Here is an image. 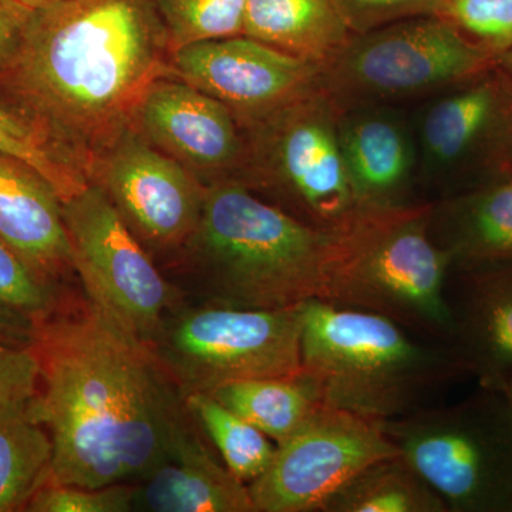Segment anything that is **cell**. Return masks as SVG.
Instances as JSON below:
<instances>
[{
  "label": "cell",
  "instance_id": "cell-1",
  "mask_svg": "<svg viewBox=\"0 0 512 512\" xmlns=\"http://www.w3.org/2000/svg\"><path fill=\"white\" fill-rule=\"evenodd\" d=\"M33 320L39 392L30 402L53 443L52 483L137 484L197 429L153 352L82 292Z\"/></svg>",
  "mask_w": 512,
  "mask_h": 512
},
{
  "label": "cell",
  "instance_id": "cell-2",
  "mask_svg": "<svg viewBox=\"0 0 512 512\" xmlns=\"http://www.w3.org/2000/svg\"><path fill=\"white\" fill-rule=\"evenodd\" d=\"M167 32L151 0H62L33 10L0 97L37 121L87 175L130 128L137 104L171 76Z\"/></svg>",
  "mask_w": 512,
  "mask_h": 512
},
{
  "label": "cell",
  "instance_id": "cell-3",
  "mask_svg": "<svg viewBox=\"0 0 512 512\" xmlns=\"http://www.w3.org/2000/svg\"><path fill=\"white\" fill-rule=\"evenodd\" d=\"M343 231L306 224L235 177L207 183L200 222L181 249L202 303L288 309L332 299Z\"/></svg>",
  "mask_w": 512,
  "mask_h": 512
},
{
  "label": "cell",
  "instance_id": "cell-4",
  "mask_svg": "<svg viewBox=\"0 0 512 512\" xmlns=\"http://www.w3.org/2000/svg\"><path fill=\"white\" fill-rule=\"evenodd\" d=\"M301 313V375L319 402L390 421L437 404L467 372L453 350L377 313L309 301Z\"/></svg>",
  "mask_w": 512,
  "mask_h": 512
},
{
  "label": "cell",
  "instance_id": "cell-5",
  "mask_svg": "<svg viewBox=\"0 0 512 512\" xmlns=\"http://www.w3.org/2000/svg\"><path fill=\"white\" fill-rule=\"evenodd\" d=\"M431 201L365 210L343 229V255L330 302L399 323L448 346L446 289L451 261L430 235Z\"/></svg>",
  "mask_w": 512,
  "mask_h": 512
},
{
  "label": "cell",
  "instance_id": "cell-6",
  "mask_svg": "<svg viewBox=\"0 0 512 512\" xmlns=\"http://www.w3.org/2000/svg\"><path fill=\"white\" fill-rule=\"evenodd\" d=\"M340 111L319 87L242 128L247 148L235 178L312 227L349 228L366 208L343 163Z\"/></svg>",
  "mask_w": 512,
  "mask_h": 512
},
{
  "label": "cell",
  "instance_id": "cell-7",
  "mask_svg": "<svg viewBox=\"0 0 512 512\" xmlns=\"http://www.w3.org/2000/svg\"><path fill=\"white\" fill-rule=\"evenodd\" d=\"M448 512H512V409L478 386L454 404H433L380 423Z\"/></svg>",
  "mask_w": 512,
  "mask_h": 512
},
{
  "label": "cell",
  "instance_id": "cell-8",
  "mask_svg": "<svg viewBox=\"0 0 512 512\" xmlns=\"http://www.w3.org/2000/svg\"><path fill=\"white\" fill-rule=\"evenodd\" d=\"M301 313L198 303L168 313L148 343L181 396L301 373Z\"/></svg>",
  "mask_w": 512,
  "mask_h": 512
},
{
  "label": "cell",
  "instance_id": "cell-9",
  "mask_svg": "<svg viewBox=\"0 0 512 512\" xmlns=\"http://www.w3.org/2000/svg\"><path fill=\"white\" fill-rule=\"evenodd\" d=\"M494 64L446 20L424 16L352 33L320 66L319 86L340 109L396 106L429 100Z\"/></svg>",
  "mask_w": 512,
  "mask_h": 512
},
{
  "label": "cell",
  "instance_id": "cell-10",
  "mask_svg": "<svg viewBox=\"0 0 512 512\" xmlns=\"http://www.w3.org/2000/svg\"><path fill=\"white\" fill-rule=\"evenodd\" d=\"M413 127L434 201L512 174V80L495 64L427 100Z\"/></svg>",
  "mask_w": 512,
  "mask_h": 512
},
{
  "label": "cell",
  "instance_id": "cell-11",
  "mask_svg": "<svg viewBox=\"0 0 512 512\" xmlns=\"http://www.w3.org/2000/svg\"><path fill=\"white\" fill-rule=\"evenodd\" d=\"M63 217L82 291L148 345L184 293L161 274L99 185L63 202Z\"/></svg>",
  "mask_w": 512,
  "mask_h": 512
},
{
  "label": "cell",
  "instance_id": "cell-12",
  "mask_svg": "<svg viewBox=\"0 0 512 512\" xmlns=\"http://www.w3.org/2000/svg\"><path fill=\"white\" fill-rule=\"evenodd\" d=\"M397 454L377 421L322 406L248 484L255 512H320L360 471Z\"/></svg>",
  "mask_w": 512,
  "mask_h": 512
},
{
  "label": "cell",
  "instance_id": "cell-13",
  "mask_svg": "<svg viewBox=\"0 0 512 512\" xmlns=\"http://www.w3.org/2000/svg\"><path fill=\"white\" fill-rule=\"evenodd\" d=\"M87 178L150 255L177 256L200 222L207 184L131 128L93 158Z\"/></svg>",
  "mask_w": 512,
  "mask_h": 512
},
{
  "label": "cell",
  "instance_id": "cell-14",
  "mask_svg": "<svg viewBox=\"0 0 512 512\" xmlns=\"http://www.w3.org/2000/svg\"><path fill=\"white\" fill-rule=\"evenodd\" d=\"M171 76L221 101L241 128L319 89L320 67L244 35L171 53Z\"/></svg>",
  "mask_w": 512,
  "mask_h": 512
},
{
  "label": "cell",
  "instance_id": "cell-15",
  "mask_svg": "<svg viewBox=\"0 0 512 512\" xmlns=\"http://www.w3.org/2000/svg\"><path fill=\"white\" fill-rule=\"evenodd\" d=\"M130 128L205 184L237 177L244 164V131L231 110L177 77L151 84Z\"/></svg>",
  "mask_w": 512,
  "mask_h": 512
},
{
  "label": "cell",
  "instance_id": "cell-16",
  "mask_svg": "<svg viewBox=\"0 0 512 512\" xmlns=\"http://www.w3.org/2000/svg\"><path fill=\"white\" fill-rule=\"evenodd\" d=\"M448 348L484 389L504 392L512 375V261L451 269Z\"/></svg>",
  "mask_w": 512,
  "mask_h": 512
},
{
  "label": "cell",
  "instance_id": "cell-17",
  "mask_svg": "<svg viewBox=\"0 0 512 512\" xmlns=\"http://www.w3.org/2000/svg\"><path fill=\"white\" fill-rule=\"evenodd\" d=\"M339 141L346 173L363 208L414 204L419 173L416 134L396 107L342 109Z\"/></svg>",
  "mask_w": 512,
  "mask_h": 512
},
{
  "label": "cell",
  "instance_id": "cell-18",
  "mask_svg": "<svg viewBox=\"0 0 512 512\" xmlns=\"http://www.w3.org/2000/svg\"><path fill=\"white\" fill-rule=\"evenodd\" d=\"M0 238L57 292L77 276L55 188L28 164L6 156H0Z\"/></svg>",
  "mask_w": 512,
  "mask_h": 512
},
{
  "label": "cell",
  "instance_id": "cell-19",
  "mask_svg": "<svg viewBox=\"0 0 512 512\" xmlns=\"http://www.w3.org/2000/svg\"><path fill=\"white\" fill-rule=\"evenodd\" d=\"M134 511L255 512L248 484L228 470L197 427L136 484Z\"/></svg>",
  "mask_w": 512,
  "mask_h": 512
},
{
  "label": "cell",
  "instance_id": "cell-20",
  "mask_svg": "<svg viewBox=\"0 0 512 512\" xmlns=\"http://www.w3.org/2000/svg\"><path fill=\"white\" fill-rule=\"evenodd\" d=\"M429 229L451 269L512 261V174L431 201Z\"/></svg>",
  "mask_w": 512,
  "mask_h": 512
},
{
  "label": "cell",
  "instance_id": "cell-21",
  "mask_svg": "<svg viewBox=\"0 0 512 512\" xmlns=\"http://www.w3.org/2000/svg\"><path fill=\"white\" fill-rule=\"evenodd\" d=\"M242 35L320 67L352 32L333 0H247Z\"/></svg>",
  "mask_w": 512,
  "mask_h": 512
},
{
  "label": "cell",
  "instance_id": "cell-22",
  "mask_svg": "<svg viewBox=\"0 0 512 512\" xmlns=\"http://www.w3.org/2000/svg\"><path fill=\"white\" fill-rule=\"evenodd\" d=\"M208 394L276 444L305 426L323 406L301 373L239 380Z\"/></svg>",
  "mask_w": 512,
  "mask_h": 512
},
{
  "label": "cell",
  "instance_id": "cell-23",
  "mask_svg": "<svg viewBox=\"0 0 512 512\" xmlns=\"http://www.w3.org/2000/svg\"><path fill=\"white\" fill-rule=\"evenodd\" d=\"M30 402L0 410V512L25 511L52 470V439Z\"/></svg>",
  "mask_w": 512,
  "mask_h": 512
},
{
  "label": "cell",
  "instance_id": "cell-24",
  "mask_svg": "<svg viewBox=\"0 0 512 512\" xmlns=\"http://www.w3.org/2000/svg\"><path fill=\"white\" fill-rule=\"evenodd\" d=\"M320 512H448L430 484L402 456L383 458L360 471Z\"/></svg>",
  "mask_w": 512,
  "mask_h": 512
},
{
  "label": "cell",
  "instance_id": "cell-25",
  "mask_svg": "<svg viewBox=\"0 0 512 512\" xmlns=\"http://www.w3.org/2000/svg\"><path fill=\"white\" fill-rule=\"evenodd\" d=\"M184 403L232 474L249 484L265 473L275 456V441L211 394H190Z\"/></svg>",
  "mask_w": 512,
  "mask_h": 512
},
{
  "label": "cell",
  "instance_id": "cell-26",
  "mask_svg": "<svg viewBox=\"0 0 512 512\" xmlns=\"http://www.w3.org/2000/svg\"><path fill=\"white\" fill-rule=\"evenodd\" d=\"M0 156L32 167L55 188L62 202L89 187L82 167L50 137L37 121L0 97Z\"/></svg>",
  "mask_w": 512,
  "mask_h": 512
},
{
  "label": "cell",
  "instance_id": "cell-27",
  "mask_svg": "<svg viewBox=\"0 0 512 512\" xmlns=\"http://www.w3.org/2000/svg\"><path fill=\"white\" fill-rule=\"evenodd\" d=\"M156 6L171 53L207 40L241 36L247 0H151Z\"/></svg>",
  "mask_w": 512,
  "mask_h": 512
},
{
  "label": "cell",
  "instance_id": "cell-28",
  "mask_svg": "<svg viewBox=\"0 0 512 512\" xmlns=\"http://www.w3.org/2000/svg\"><path fill=\"white\" fill-rule=\"evenodd\" d=\"M439 16L493 59L512 49V0H444Z\"/></svg>",
  "mask_w": 512,
  "mask_h": 512
},
{
  "label": "cell",
  "instance_id": "cell-29",
  "mask_svg": "<svg viewBox=\"0 0 512 512\" xmlns=\"http://www.w3.org/2000/svg\"><path fill=\"white\" fill-rule=\"evenodd\" d=\"M136 484L86 488L46 481L30 497L29 512H128L134 511Z\"/></svg>",
  "mask_w": 512,
  "mask_h": 512
},
{
  "label": "cell",
  "instance_id": "cell-30",
  "mask_svg": "<svg viewBox=\"0 0 512 512\" xmlns=\"http://www.w3.org/2000/svg\"><path fill=\"white\" fill-rule=\"evenodd\" d=\"M62 292L40 282L25 262L0 238V305L33 322L55 308Z\"/></svg>",
  "mask_w": 512,
  "mask_h": 512
},
{
  "label": "cell",
  "instance_id": "cell-31",
  "mask_svg": "<svg viewBox=\"0 0 512 512\" xmlns=\"http://www.w3.org/2000/svg\"><path fill=\"white\" fill-rule=\"evenodd\" d=\"M352 33H365L400 20L439 16L444 0H333Z\"/></svg>",
  "mask_w": 512,
  "mask_h": 512
},
{
  "label": "cell",
  "instance_id": "cell-32",
  "mask_svg": "<svg viewBox=\"0 0 512 512\" xmlns=\"http://www.w3.org/2000/svg\"><path fill=\"white\" fill-rule=\"evenodd\" d=\"M39 383L33 349L0 342V410L30 402L39 392Z\"/></svg>",
  "mask_w": 512,
  "mask_h": 512
},
{
  "label": "cell",
  "instance_id": "cell-33",
  "mask_svg": "<svg viewBox=\"0 0 512 512\" xmlns=\"http://www.w3.org/2000/svg\"><path fill=\"white\" fill-rule=\"evenodd\" d=\"M32 12L18 0H0V69L18 50Z\"/></svg>",
  "mask_w": 512,
  "mask_h": 512
},
{
  "label": "cell",
  "instance_id": "cell-34",
  "mask_svg": "<svg viewBox=\"0 0 512 512\" xmlns=\"http://www.w3.org/2000/svg\"><path fill=\"white\" fill-rule=\"evenodd\" d=\"M32 319L0 305V342L13 346H30Z\"/></svg>",
  "mask_w": 512,
  "mask_h": 512
},
{
  "label": "cell",
  "instance_id": "cell-35",
  "mask_svg": "<svg viewBox=\"0 0 512 512\" xmlns=\"http://www.w3.org/2000/svg\"><path fill=\"white\" fill-rule=\"evenodd\" d=\"M495 66L512 80V49L495 59Z\"/></svg>",
  "mask_w": 512,
  "mask_h": 512
},
{
  "label": "cell",
  "instance_id": "cell-36",
  "mask_svg": "<svg viewBox=\"0 0 512 512\" xmlns=\"http://www.w3.org/2000/svg\"><path fill=\"white\" fill-rule=\"evenodd\" d=\"M18 2L25 5L30 10H37L47 8V6L56 5V3L62 2V0H18Z\"/></svg>",
  "mask_w": 512,
  "mask_h": 512
},
{
  "label": "cell",
  "instance_id": "cell-37",
  "mask_svg": "<svg viewBox=\"0 0 512 512\" xmlns=\"http://www.w3.org/2000/svg\"><path fill=\"white\" fill-rule=\"evenodd\" d=\"M503 393H504L505 399H507V402H508V404H510L511 409H512V375H511L510 379H508L507 386H505Z\"/></svg>",
  "mask_w": 512,
  "mask_h": 512
}]
</instances>
